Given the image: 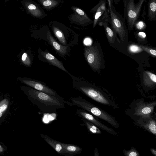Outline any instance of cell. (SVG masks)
Returning a JSON list of instances; mask_svg holds the SVG:
<instances>
[{"label":"cell","mask_w":156,"mask_h":156,"mask_svg":"<svg viewBox=\"0 0 156 156\" xmlns=\"http://www.w3.org/2000/svg\"><path fill=\"white\" fill-rule=\"evenodd\" d=\"M76 10V12L80 15L83 16L84 15V12L82 10L77 9Z\"/></svg>","instance_id":"32"},{"label":"cell","mask_w":156,"mask_h":156,"mask_svg":"<svg viewBox=\"0 0 156 156\" xmlns=\"http://www.w3.org/2000/svg\"><path fill=\"white\" fill-rule=\"evenodd\" d=\"M5 0L6 2V0Z\"/></svg>","instance_id":"37"},{"label":"cell","mask_w":156,"mask_h":156,"mask_svg":"<svg viewBox=\"0 0 156 156\" xmlns=\"http://www.w3.org/2000/svg\"><path fill=\"white\" fill-rule=\"evenodd\" d=\"M136 126L142 128L151 133L156 135V121L155 115L140 117L134 121Z\"/></svg>","instance_id":"9"},{"label":"cell","mask_w":156,"mask_h":156,"mask_svg":"<svg viewBox=\"0 0 156 156\" xmlns=\"http://www.w3.org/2000/svg\"><path fill=\"white\" fill-rule=\"evenodd\" d=\"M124 155L126 156H140V154L133 147H131V149L128 150H123Z\"/></svg>","instance_id":"22"},{"label":"cell","mask_w":156,"mask_h":156,"mask_svg":"<svg viewBox=\"0 0 156 156\" xmlns=\"http://www.w3.org/2000/svg\"><path fill=\"white\" fill-rule=\"evenodd\" d=\"M17 80L21 83L36 90L50 95L58 96L55 90L40 82L25 77H18Z\"/></svg>","instance_id":"10"},{"label":"cell","mask_w":156,"mask_h":156,"mask_svg":"<svg viewBox=\"0 0 156 156\" xmlns=\"http://www.w3.org/2000/svg\"><path fill=\"white\" fill-rule=\"evenodd\" d=\"M55 34L60 42L64 45L66 44V40L62 33L59 31H56Z\"/></svg>","instance_id":"25"},{"label":"cell","mask_w":156,"mask_h":156,"mask_svg":"<svg viewBox=\"0 0 156 156\" xmlns=\"http://www.w3.org/2000/svg\"><path fill=\"white\" fill-rule=\"evenodd\" d=\"M138 37L142 39L145 38L146 37V34L144 32H140L137 34Z\"/></svg>","instance_id":"27"},{"label":"cell","mask_w":156,"mask_h":156,"mask_svg":"<svg viewBox=\"0 0 156 156\" xmlns=\"http://www.w3.org/2000/svg\"><path fill=\"white\" fill-rule=\"evenodd\" d=\"M71 103L65 101L68 105L79 107L97 118L103 120L115 128L119 127L120 123L115 118L100 108L87 101L82 97H71Z\"/></svg>","instance_id":"2"},{"label":"cell","mask_w":156,"mask_h":156,"mask_svg":"<svg viewBox=\"0 0 156 156\" xmlns=\"http://www.w3.org/2000/svg\"><path fill=\"white\" fill-rule=\"evenodd\" d=\"M128 49L129 51L132 53H137L143 51L140 45L135 44H132L130 45Z\"/></svg>","instance_id":"23"},{"label":"cell","mask_w":156,"mask_h":156,"mask_svg":"<svg viewBox=\"0 0 156 156\" xmlns=\"http://www.w3.org/2000/svg\"><path fill=\"white\" fill-rule=\"evenodd\" d=\"M147 17L152 21L156 19V0H149L148 3Z\"/></svg>","instance_id":"19"},{"label":"cell","mask_w":156,"mask_h":156,"mask_svg":"<svg viewBox=\"0 0 156 156\" xmlns=\"http://www.w3.org/2000/svg\"><path fill=\"white\" fill-rule=\"evenodd\" d=\"M92 43V41L89 38H86L84 41V43L85 44L88 45Z\"/></svg>","instance_id":"28"},{"label":"cell","mask_w":156,"mask_h":156,"mask_svg":"<svg viewBox=\"0 0 156 156\" xmlns=\"http://www.w3.org/2000/svg\"><path fill=\"white\" fill-rule=\"evenodd\" d=\"M151 153L155 156H156V151L154 148H151Z\"/></svg>","instance_id":"33"},{"label":"cell","mask_w":156,"mask_h":156,"mask_svg":"<svg viewBox=\"0 0 156 156\" xmlns=\"http://www.w3.org/2000/svg\"><path fill=\"white\" fill-rule=\"evenodd\" d=\"M63 149L62 155L66 156H73L80 154L82 152V148L78 146L61 142Z\"/></svg>","instance_id":"12"},{"label":"cell","mask_w":156,"mask_h":156,"mask_svg":"<svg viewBox=\"0 0 156 156\" xmlns=\"http://www.w3.org/2000/svg\"><path fill=\"white\" fill-rule=\"evenodd\" d=\"M40 136L58 154L62 155L63 148L61 142L56 141L44 134H41Z\"/></svg>","instance_id":"14"},{"label":"cell","mask_w":156,"mask_h":156,"mask_svg":"<svg viewBox=\"0 0 156 156\" xmlns=\"http://www.w3.org/2000/svg\"><path fill=\"white\" fill-rule=\"evenodd\" d=\"M27 7L28 9L30 10H34L36 8V6L33 4H30L28 5Z\"/></svg>","instance_id":"30"},{"label":"cell","mask_w":156,"mask_h":156,"mask_svg":"<svg viewBox=\"0 0 156 156\" xmlns=\"http://www.w3.org/2000/svg\"><path fill=\"white\" fill-rule=\"evenodd\" d=\"M85 58L91 67L94 70H100L101 64V58L99 51L94 46L85 48Z\"/></svg>","instance_id":"7"},{"label":"cell","mask_w":156,"mask_h":156,"mask_svg":"<svg viewBox=\"0 0 156 156\" xmlns=\"http://www.w3.org/2000/svg\"><path fill=\"white\" fill-rule=\"evenodd\" d=\"M143 81L144 85L148 87H153L156 85V75L148 71L143 73Z\"/></svg>","instance_id":"15"},{"label":"cell","mask_w":156,"mask_h":156,"mask_svg":"<svg viewBox=\"0 0 156 156\" xmlns=\"http://www.w3.org/2000/svg\"><path fill=\"white\" fill-rule=\"evenodd\" d=\"M5 151V149L4 146L0 144V154H2Z\"/></svg>","instance_id":"29"},{"label":"cell","mask_w":156,"mask_h":156,"mask_svg":"<svg viewBox=\"0 0 156 156\" xmlns=\"http://www.w3.org/2000/svg\"><path fill=\"white\" fill-rule=\"evenodd\" d=\"M111 4H112L114 2L115 5H117L119 2V0H110Z\"/></svg>","instance_id":"34"},{"label":"cell","mask_w":156,"mask_h":156,"mask_svg":"<svg viewBox=\"0 0 156 156\" xmlns=\"http://www.w3.org/2000/svg\"><path fill=\"white\" fill-rule=\"evenodd\" d=\"M123 2V19L127 21L128 29L131 30L137 21L143 2L140 0L137 4H135L134 0H126Z\"/></svg>","instance_id":"5"},{"label":"cell","mask_w":156,"mask_h":156,"mask_svg":"<svg viewBox=\"0 0 156 156\" xmlns=\"http://www.w3.org/2000/svg\"><path fill=\"white\" fill-rule=\"evenodd\" d=\"M20 88L31 103L42 113H54L65 108V101L59 95H50L29 86H21Z\"/></svg>","instance_id":"1"},{"label":"cell","mask_w":156,"mask_h":156,"mask_svg":"<svg viewBox=\"0 0 156 156\" xmlns=\"http://www.w3.org/2000/svg\"><path fill=\"white\" fill-rule=\"evenodd\" d=\"M145 0H140V1L142 2H143Z\"/></svg>","instance_id":"36"},{"label":"cell","mask_w":156,"mask_h":156,"mask_svg":"<svg viewBox=\"0 0 156 156\" xmlns=\"http://www.w3.org/2000/svg\"><path fill=\"white\" fill-rule=\"evenodd\" d=\"M108 5H109V8H110L111 7V5L110 0H108Z\"/></svg>","instance_id":"35"},{"label":"cell","mask_w":156,"mask_h":156,"mask_svg":"<svg viewBox=\"0 0 156 156\" xmlns=\"http://www.w3.org/2000/svg\"><path fill=\"white\" fill-rule=\"evenodd\" d=\"M106 0H100L95 7L96 12L94 16V27L98 23L99 24L105 21L109 22V16L106 8Z\"/></svg>","instance_id":"11"},{"label":"cell","mask_w":156,"mask_h":156,"mask_svg":"<svg viewBox=\"0 0 156 156\" xmlns=\"http://www.w3.org/2000/svg\"><path fill=\"white\" fill-rule=\"evenodd\" d=\"M51 4V2L50 0H46L44 1L43 2V5L45 6H48L50 5Z\"/></svg>","instance_id":"31"},{"label":"cell","mask_w":156,"mask_h":156,"mask_svg":"<svg viewBox=\"0 0 156 156\" xmlns=\"http://www.w3.org/2000/svg\"><path fill=\"white\" fill-rule=\"evenodd\" d=\"M10 106V101L7 98L0 97V120L7 113Z\"/></svg>","instance_id":"18"},{"label":"cell","mask_w":156,"mask_h":156,"mask_svg":"<svg viewBox=\"0 0 156 156\" xmlns=\"http://www.w3.org/2000/svg\"><path fill=\"white\" fill-rule=\"evenodd\" d=\"M47 37L50 44L60 55H64L66 54L68 46L59 44L50 34L48 35Z\"/></svg>","instance_id":"17"},{"label":"cell","mask_w":156,"mask_h":156,"mask_svg":"<svg viewBox=\"0 0 156 156\" xmlns=\"http://www.w3.org/2000/svg\"><path fill=\"white\" fill-rule=\"evenodd\" d=\"M19 55L20 61L23 64L27 66H29L31 65V60L28 53L27 51H22Z\"/></svg>","instance_id":"21"},{"label":"cell","mask_w":156,"mask_h":156,"mask_svg":"<svg viewBox=\"0 0 156 156\" xmlns=\"http://www.w3.org/2000/svg\"><path fill=\"white\" fill-rule=\"evenodd\" d=\"M108 22V21H105L98 24L104 27L108 42L110 43L113 44L115 41L117 34L109 27Z\"/></svg>","instance_id":"16"},{"label":"cell","mask_w":156,"mask_h":156,"mask_svg":"<svg viewBox=\"0 0 156 156\" xmlns=\"http://www.w3.org/2000/svg\"><path fill=\"white\" fill-rule=\"evenodd\" d=\"M82 120L84 123L87 129L90 133L94 134L102 133L100 129L93 124L83 119L82 118Z\"/></svg>","instance_id":"20"},{"label":"cell","mask_w":156,"mask_h":156,"mask_svg":"<svg viewBox=\"0 0 156 156\" xmlns=\"http://www.w3.org/2000/svg\"><path fill=\"white\" fill-rule=\"evenodd\" d=\"M140 46L143 50L145 51L153 56L156 57V51L155 49L143 45H140Z\"/></svg>","instance_id":"24"},{"label":"cell","mask_w":156,"mask_h":156,"mask_svg":"<svg viewBox=\"0 0 156 156\" xmlns=\"http://www.w3.org/2000/svg\"><path fill=\"white\" fill-rule=\"evenodd\" d=\"M76 114L82 118L84 119L93 124L100 129L114 136H117V133L113 129L109 127L100 122L98 118L86 111L79 109L76 110Z\"/></svg>","instance_id":"8"},{"label":"cell","mask_w":156,"mask_h":156,"mask_svg":"<svg viewBox=\"0 0 156 156\" xmlns=\"http://www.w3.org/2000/svg\"><path fill=\"white\" fill-rule=\"evenodd\" d=\"M41 54L43 57L50 63L61 70L67 72L62 63L54 55L48 52L42 51H41Z\"/></svg>","instance_id":"13"},{"label":"cell","mask_w":156,"mask_h":156,"mask_svg":"<svg viewBox=\"0 0 156 156\" xmlns=\"http://www.w3.org/2000/svg\"><path fill=\"white\" fill-rule=\"evenodd\" d=\"M73 86L74 89L100 104L112 106L115 105L113 101L107 95L92 86L80 81L74 82Z\"/></svg>","instance_id":"3"},{"label":"cell","mask_w":156,"mask_h":156,"mask_svg":"<svg viewBox=\"0 0 156 156\" xmlns=\"http://www.w3.org/2000/svg\"><path fill=\"white\" fill-rule=\"evenodd\" d=\"M126 0H123V2L125 1Z\"/></svg>","instance_id":"38"},{"label":"cell","mask_w":156,"mask_h":156,"mask_svg":"<svg viewBox=\"0 0 156 156\" xmlns=\"http://www.w3.org/2000/svg\"><path fill=\"white\" fill-rule=\"evenodd\" d=\"M109 22L112 29L118 34L121 41L123 42L128 35L125 20L122 15L116 11L112 4L111 7L109 8Z\"/></svg>","instance_id":"6"},{"label":"cell","mask_w":156,"mask_h":156,"mask_svg":"<svg viewBox=\"0 0 156 156\" xmlns=\"http://www.w3.org/2000/svg\"><path fill=\"white\" fill-rule=\"evenodd\" d=\"M156 102H147L143 99H138L133 102L126 114L135 121L140 117L155 115L154 114Z\"/></svg>","instance_id":"4"},{"label":"cell","mask_w":156,"mask_h":156,"mask_svg":"<svg viewBox=\"0 0 156 156\" xmlns=\"http://www.w3.org/2000/svg\"><path fill=\"white\" fill-rule=\"evenodd\" d=\"M136 28L139 30L144 29L146 27V24L143 21H140L136 23L135 25Z\"/></svg>","instance_id":"26"}]
</instances>
